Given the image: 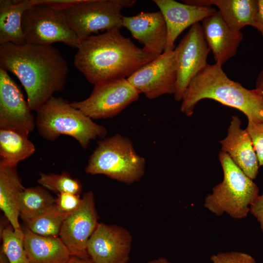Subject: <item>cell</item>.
Masks as SVG:
<instances>
[{
    "label": "cell",
    "instance_id": "603a6c76",
    "mask_svg": "<svg viewBox=\"0 0 263 263\" xmlns=\"http://www.w3.org/2000/svg\"><path fill=\"white\" fill-rule=\"evenodd\" d=\"M29 134L18 129L0 128V164L17 166L36 150Z\"/></svg>",
    "mask_w": 263,
    "mask_h": 263
},
{
    "label": "cell",
    "instance_id": "e575fe53",
    "mask_svg": "<svg viewBox=\"0 0 263 263\" xmlns=\"http://www.w3.org/2000/svg\"><path fill=\"white\" fill-rule=\"evenodd\" d=\"M256 88L263 93V69L260 72L256 80Z\"/></svg>",
    "mask_w": 263,
    "mask_h": 263
},
{
    "label": "cell",
    "instance_id": "ba28073f",
    "mask_svg": "<svg viewBox=\"0 0 263 263\" xmlns=\"http://www.w3.org/2000/svg\"><path fill=\"white\" fill-rule=\"evenodd\" d=\"M26 43L51 45L63 42L77 49L80 42L70 27L63 10L46 4H36L26 10L22 18Z\"/></svg>",
    "mask_w": 263,
    "mask_h": 263
},
{
    "label": "cell",
    "instance_id": "d6a6232c",
    "mask_svg": "<svg viewBox=\"0 0 263 263\" xmlns=\"http://www.w3.org/2000/svg\"><path fill=\"white\" fill-rule=\"evenodd\" d=\"M257 10L253 27L261 34L263 39V0H257Z\"/></svg>",
    "mask_w": 263,
    "mask_h": 263
},
{
    "label": "cell",
    "instance_id": "1f68e13d",
    "mask_svg": "<svg viewBox=\"0 0 263 263\" xmlns=\"http://www.w3.org/2000/svg\"><path fill=\"white\" fill-rule=\"evenodd\" d=\"M79 0H33L35 4H46L54 7L65 10Z\"/></svg>",
    "mask_w": 263,
    "mask_h": 263
},
{
    "label": "cell",
    "instance_id": "d6986e66",
    "mask_svg": "<svg viewBox=\"0 0 263 263\" xmlns=\"http://www.w3.org/2000/svg\"><path fill=\"white\" fill-rule=\"evenodd\" d=\"M24 232V247L30 263H68L70 253L59 237L35 234L27 227Z\"/></svg>",
    "mask_w": 263,
    "mask_h": 263
},
{
    "label": "cell",
    "instance_id": "ffe728a7",
    "mask_svg": "<svg viewBox=\"0 0 263 263\" xmlns=\"http://www.w3.org/2000/svg\"><path fill=\"white\" fill-rule=\"evenodd\" d=\"M183 3L200 6H216L222 18L233 31L241 32L246 26L253 27L257 10V0H184Z\"/></svg>",
    "mask_w": 263,
    "mask_h": 263
},
{
    "label": "cell",
    "instance_id": "30bf717a",
    "mask_svg": "<svg viewBox=\"0 0 263 263\" xmlns=\"http://www.w3.org/2000/svg\"><path fill=\"white\" fill-rule=\"evenodd\" d=\"M174 50L177 72L174 97L176 101H180L190 80L207 64L210 50L201 24L197 23L192 25Z\"/></svg>",
    "mask_w": 263,
    "mask_h": 263
},
{
    "label": "cell",
    "instance_id": "f546056e",
    "mask_svg": "<svg viewBox=\"0 0 263 263\" xmlns=\"http://www.w3.org/2000/svg\"><path fill=\"white\" fill-rule=\"evenodd\" d=\"M79 194L71 193H57L55 200V205L60 211L71 213L75 210L81 202Z\"/></svg>",
    "mask_w": 263,
    "mask_h": 263
},
{
    "label": "cell",
    "instance_id": "8d00e7d4",
    "mask_svg": "<svg viewBox=\"0 0 263 263\" xmlns=\"http://www.w3.org/2000/svg\"><path fill=\"white\" fill-rule=\"evenodd\" d=\"M0 263H10L6 255L1 247L0 249Z\"/></svg>",
    "mask_w": 263,
    "mask_h": 263
},
{
    "label": "cell",
    "instance_id": "83f0119b",
    "mask_svg": "<svg viewBox=\"0 0 263 263\" xmlns=\"http://www.w3.org/2000/svg\"><path fill=\"white\" fill-rule=\"evenodd\" d=\"M245 130L251 138L259 166H263V122L248 119Z\"/></svg>",
    "mask_w": 263,
    "mask_h": 263
},
{
    "label": "cell",
    "instance_id": "277c9868",
    "mask_svg": "<svg viewBox=\"0 0 263 263\" xmlns=\"http://www.w3.org/2000/svg\"><path fill=\"white\" fill-rule=\"evenodd\" d=\"M36 112V127L40 135L49 141L66 135L86 149L92 140L104 138L107 133L105 127L94 122L61 97L53 96Z\"/></svg>",
    "mask_w": 263,
    "mask_h": 263
},
{
    "label": "cell",
    "instance_id": "6da1fadb",
    "mask_svg": "<svg viewBox=\"0 0 263 263\" xmlns=\"http://www.w3.org/2000/svg\"><path fill=\"white\" fill-rule=\"evenodd\" d=\"M0 68L14 74L24 88L31 110L36 111L65 88L67 63L52 45H0Z\"/></svg>",
    "mask_w": 263,
    "mask_h": 263
},
{
    "label": "cell",
    "instance_id": "7a4b0ae2",
    "mask_svg": "<svg viewBox=\"0 0 263 263\" xmlns=\"http://www.w3.org/2000/svg\"><path fill=\"white\" fill-rule=\"evenodd\" d=\"M74 65L90 83L127 78L159 55L137 47L119 29L91 35L80 42Z\"/></svg>",
    "mask_w": 263,
    "mask_h": 263
},
{
    "label": "cell",
    "instance_id": "e0dca14e",
    "mask_svg": "<svg viewBox=\"0 0 263 263\" xmlns=\"http://www.w3.org/2000/svg\"><path fill=\"white\" fill-rule=\"evenodd\" d=\"M241 121L233 115L226 136L220 141L221 151L227 153L234 163L252 180L259 173V164L251 138L245 129L241 128Z\"/></svg>",
    "mask_w": 263,
    "mask_h": 263
},
{
    "label": "cell",
    "instance_id": "5b68a950",
    "mask_svg": "<svg viewBox=\"0 0 263 263\" xmlns=\"http://www.w3.org/2000/svg\"><path fill=\"white\" fill-rule=\"evenodd\" d=\"M219 160L223 180L205 197L204 206L216 216L226 214L235 219L245 218L259 195L258 187L227 153L221 151Z\"/></svg>",
    "mask_w": 263,
    "mask_h": 263
},
{
    "label": "cell",
    "instance_id": "52a82bcc",
    "mask_svg": "<svg viewBox=\"0 0 263 263\" xmlns=\"http://www.w3.org/2000/svg\"><path fill=\"white\" fill-rule=\"evenodd\" d=\"M135 0H79L63 10L68 22L80 42L100 31L122 27V10Z\"/></svg>",
    "mask_w": 263,
    "mask_h": 263
},
{
    "label": "cell",
    "instance_id": "7c38bea8",
    "mask_svg": "<svg viewBox=\"0 0 263 263\" xmlns=\"http://www.w3.org/2000/svg\"><path fill=\"white\" fill-rule=\"evenodd\" d=\"M98 218L94 193L89 191L83 194L79 207L64 220L59 233V237L71 256L89 258L87 244L99 223Z\"/></svg>",
    "mask_w": 263,
    "mask_h": 263
},
{
    "label": "cell",
    "instance_id": "ac0fdd59",
    "mask_svg": "<svg viewBox=\"0 0 263 263\" xmlns=\"http://www.w3.org/2000/svg\"><path fill=\"white\" fill-rule=\"evenodd\" d=\"M202 22L203 35L213 54L215 63L222 66L237 54L243 34L231 29L217 11Z\"/></svg>",
    "mask_w": 263,
    "mask_h": 263
},
{
    "label": "cell",
    "instance_id": "8fae6325",
    "mask_svg": "<svg viewBox=\"0 0 263 263\" xmlns=\"http://www.w3.org/2000/svg\"><path fill=\"white\" fill-rule=\"evenodd\" d=\"M129 82L149 99L175 93L177 72L174 50L165 51L127 78Z\"/></svg>",
    "mask_w": 263,
    "mask_h": 263
},
{
    "label": "cell",
    "instance_id": "4316f807",
    "mask_svg": "<svg viewBox=\"0 0 263 263\" xmlns=\"http://www.w3.org/2000/svg\"><path fill=\"white\" fill-rule=\"evenodd\" d=\"M38 182L44 188L58 193H71L80 195L82 191L80 181L65 171L59 174L41 172Z\"/></svg>",
    "mask_w": 263,
    "mask_h": 263
},
{
    "label": "cell",
    "instance_id": "4dcf8cb0",
    "mask_svg": "<svg viewBox=\"0 0 263 263\" xmlns=\"http://www.w3.org/2000/svg\"><path fill=\"white\" fill-rule=\"evenodd\" d=\"M250 212L259 223L263 234V191L250 206Z\"/></svg>",
    "mask_w": 263,
    "mask_h": 263
},
{
    "label": "cell",
    "instance_id": "cb8c5ba5",
    "mask_svg": "<svg viewBox=\"0 0 263 263\" xmlns=\"http://www.w3.org/2000/svg\"><path fill=\"white\" fill-rule=\"evenodd\" d=\"M55 200L43 187L25 188L19 196V217L26 224L52 208Z\"/></svg>",
    "mask_w": 263,
    "mask_h": 263
},
{
    "label": "cell",
    "instance_id": "f1b7e54d",
    "mask_svg": "<svg viewBox=\"0 0 263 263\" xmlns=\"http://www.w3.org/2000/svg\"><path fill=\"white\" fill-rule=\"evenodd\" d=\"M210 259L212 263H257L250 255L237 251L219 252L211 256Z\"/></svg>",
    "mask_w": 263,
    "mask_h": 263
},
{
    "label": "cell",
    "instance_id": "4fadbf2b",
    "mask_svg": "<svg viewBox=\"0 0 263 263\" xmlns=\"http://www.w3.org/2000/svg\"><path fill=\"white\" fill-rule=\"evenodd\" d=\"M132 243L126 228L99 223L88 240L87 252L94 263H128Z\"/></svg>",
    "mask_w": 263,
    "mask_h": 263
},
{
    "label": "cell",
    "instance_id": "484cf974",
    "mask_svg": "<svg viewBox=\"0 0 263 263\" xmlns=\"http://www.w3.org/2000/svg\"><path fill=\"white\" fill-rule=\"evenodd\" d=\"M1 247L10 263H30L24 247V232L15 230L12 226L5 229L0 234Z\"/></svg>",
    "mask_w": 263,
    "mask_h": 263
},
{
    "label": "cell",
    "instance_id": "44dd1931",
    "mask_svg": "<svg viewBox=\"0 0 263 263\" xmlns=\"http://www.w3.org/2000/svg\"><path fill=\"white\" fill-rule=\"evenodd\" d=\"M17 166L0 164V208L15 230H20L19 196L24 189Z\"/></svg>",
    "mask_w": 263,
    "mask_h": 263
},
{
    "label": "cell",
    "instance_id": "9a60e30c",
    "mask_svg": "<svg viewBox=\"0 0 263 263\" xmlns=\"http://www.w3.org/2000/svg\"><path fill=\"white\" fill-rule=\"evenodd\" d=\"M153 1L163 14L167 26L168 38L165 51L174 49L176 39L186 29L216 11L210 6L190 5L174 0Z\"/></svg>",
    "mask_w": 263,
    "mask_h": 263
},
{
    "label": "cell",
    "instance_id": "2e32d148",
    "mask_svg": "<svg viewBox=\"0 0 263 263\" xmlns=\"http://www.w3.org/2000/svg\"><path fill=\"white\" fill-rule=\"evenodd\" d=\"M122 25L147 50L159 55L165 51L168 29L160 11L141 12L131 17L123 16Z\"/></svg>",
    "mask_w": 263,
    "mask_h": 263
},
{
    "label": "cell",
    "instance_id": "836d02e7",
    "mask_svg": "<svg viewBox=\"0 0 263 263\" xmlns=\"http://www.w3.org/2000/svg\"><path fill=\"white\" fill-rule=\"evenodd\" d=\"M68 263H94L89 258L82 259L78 257L71 256Z\"/></svg>",
    "mask_w": 263,
    "mask_h": 263
},
{
    "label": "cell",
    "instance_id": "7402d4cb",
    "mask_svg": "<svg viewBox=\"0 0 263 263\" xmlns=\"http://www.w3.org/2000/svg\"><path fill=\"white\" fill-rule=\"evenodd\" d=\"M34 5L33 0H0V45L26 43L22 29V16Z\"/></svg>",
    "mask_w": 263,
    "mask_h": 263
},
{
    "label": "cell",
    "instance_id": "d4e9b609",
    "mask_svg": "<svg viewBox=\"0 0 263 263\" xmlns=\"http://www.w3.org/2000/svg\"><path fill=\"white\" fill-rule=\"evenodd\" d=\"M69 214L60 211L55 205L26 224V227L33 233L41 236L59 237L63 223Z\"/></svg>",
    "mask_w": 263,
    "mask_h": 263
},
{
    "label": "cell",
    "instance_id": "9c48e42d",
    "mask_svg": "<svg viewBox=\"0 0 263 263\" xmlns=\"http://www.w3.org/2000/svg\"><path fill=\"white\" fill-rule=\"evenodd\" d=\"M139 94L127 78L113 79L94 85L88 98L70 103L92 119L107 118L138 100Z\"/></svg>",
    "mask_w": 263,
    "mask_h": 263
},
{
    "label": "cell",
    "instance_id": "3957f363",
    "mask_svg": "<svg viewBox=\"0 0 263 263\" xmlns=\"http://www.w3.org/2000/svg\"><path fill=\"white\" fill-rule=\"evenodd\" d=\"M204 99L238 109L247 119L263 122V93L230 79L217 63L207 64L190 80L181 100V112L191 116L197 103Z\"/></svg>",
    "mask_w": 263,
    "mask_h": 263
},
{
    "label": "cell",
    "instance_id": "d590c367",
    "mask_svg": "<svg viewBox=\"0 0 263 263\" xmlns=\"http://www.w3.org/2000/svg\"><path fill=\"white\" fill-rule=\"evenodd\" d=\"M146 263H171L167 259L161 257L156 259L150 261Z\"/></svg>",
    "mask_w": 263,
    "mask_h": 263
},
{
    "label": "cell",
    "instance_id": "5bb4252c",
    "mask_svg": "<svg viewBox=\"0 0 263 263\" xmlns=\"http://www.w3.org/2000/svg\"><path fill=\"white\" fill-rule=\"evenodd\" d=\"M31 111L19 86L0 68V128H13L29 134L36 127Z\"/></svg>",
    "mask_w": 263,
    "mask_h": 263
},
{
    "label": "cell",
    "instance_id": "8992f818",
    "mask_svg": "<svg viewBox=\"0 0 263 263\" xmlns=\"http://www.w3.org/2000/svg\"><path fill=\"white\" fill-rule=\"evenodd\" d=\"M145 169V159L136 152L131 140L115 134L97 142L85 170L130 185L140 180Z\"/></svg>",
    "mask_w": 263,
    "mask_h": 263
}]
</instances>
